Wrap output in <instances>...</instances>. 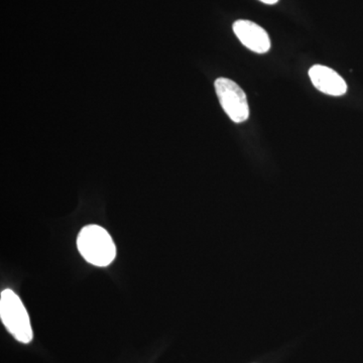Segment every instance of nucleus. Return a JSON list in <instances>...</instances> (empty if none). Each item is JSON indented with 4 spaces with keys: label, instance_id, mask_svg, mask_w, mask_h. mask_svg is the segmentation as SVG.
Returning <instances> with one entry per match:
<instances>
[{
    "label": "nucleus",
    "instance_id": "1",
    "mask_svg": "<svg viewBox=\"0 0 363 363\" xmlns=\"http://www.w3.org/2000/svg\"><path fill=\"white\" fill-rule=\"evenodd\" d=\"M77 247L83 259L98 267H108L116 257V247L104 227L91 224L83 227L77 238Z\"/></svg>",
    "mask_w": 363,
    "mask_h": 363
},
{
    "label": "nucleus",
    "instance_id": "2",
    "mask_svg": "<svg viewBox=\"0 0 363 363\" xmlns=\"http://www.w3.org/2000/svg\"><path fill=\"white\" fill-rule=\"evenodd\" d=\"M0 319L16 341L23 344L32 342L33 332L30 315L18 294L11 289L0 294Z\"/></svg>",
    "mask_w": 363,
    "mask_h": 363
},
{
    "label": "nucleus",
    "instance_id": "3",
    "mask_svg": "<svg viewBox=\"0 0 363 363\" xmlns=\"http://www.w3.org/2000/svg\"><path fill=\"white\" fill-rule=\"evenodd\" d=\"M217 96L222 108L229 118L235 123H241L250 118V106L245 91L234 81L218 78L214 83Z\"/></svg>",
    "mask_w": 363,
    "mask_h": 363
},
{
    "label": "nucleus",
    "instance_id": "4",
    "mask_svg": "<svg viewBox=\"0 0 363 363\" xmlns=\"http://www.w3.org/2000/svg\"><path fill=\"white\" fill-rule=\"evenodd\" d=\"M233 32L250 51L266 54L271 49V40L262 26L250 21L240 20L233 23Z\"/></svg>",
    "mask_w": 363,
    "mask_h": 363
},
{
    "label": "nucleus",
    "instance_id": "5",
    "mask_svg": "<svg viewBox=\"0 0 363 363\" xmlns=\"http://www.w3.org/2000/svg\"><path fill=\"white\" fill-rule=\"evenodd\" d=\"M313 85L322 93L331 96H342L347 92V84L344 79L331 68L315 65L309 70Z\"/></svg>",
    "mask_w": 363,
    "mask_h": 363
},
{
    "label": "nucleus",
    "instance_id": "6",
    "mask_svg": "<svg viewBox=\"0 0 363 363\" xmlns=\"http://www.w3.org/2000/svg\"><path fill=\"white\" fill-rule=\"evenodd\" d=\"M259 1L264 2L266 4H276L279 0H259Z\"/></svg>",
    "mask_w": 363,
    "mask_h": 363
}]
</instances>
